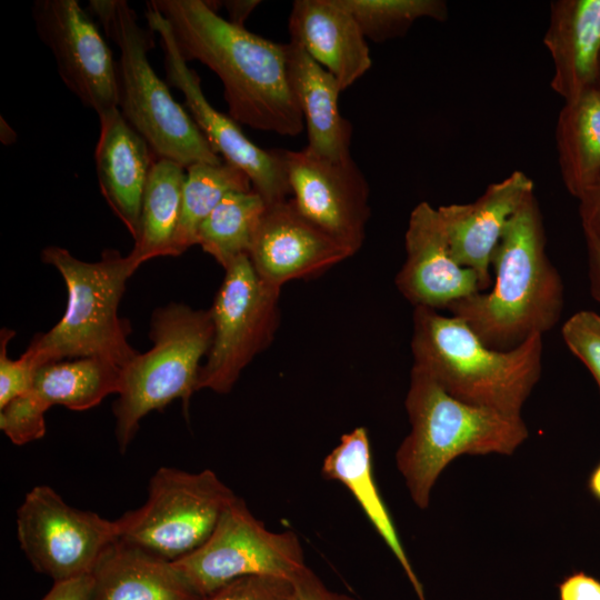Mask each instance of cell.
<instances>
[{
    "label": "cell",
    "mask_w": 600,
    "mask_h": 600,
    "mask_svg": "<svg viewBox=\"0 0 600 600\" xmlns=\"http://www.w3.org/2000/svg\"><path fill=\"white\" fill-rule=\"evenodd\" d=\"M168 22L186 62L221 80L229 116L260 131L296 137L304 122L293 96L287 43L273 42L219 16L213 1L150 0Z\"/></svg>",
    "instance_id": "cell-1"
},
{
    "label": "cell",
    "mask_w": 600,
    "mask_h": 600,
    "mask_svg": "<svg viewBox=\"0 0 600 600\" xmlns=\"http://www.w3.org/2000/svg\"><path fill=\"white\" fill-rule=\"evenodd\" d=\"M494 279L483 292L447 310L467 322L491 349L506 351L559 322L564 303L561 276L546 251L542 213L534 193L508 222L493 252Z\"/></svg>",
    "instance_id": "cell-2"
},
{
    "label": "cell",
    "mask_w": 600,
    "mask_h": 600,
    "mask_svg": "<svg viewBox=\"0 0 600 600\" xmlns=\"http://www.w3.org/2000/svg\"><path fill=\"white\" fill-rule=\"evenodd\" d=\"M411 351L413 366L464 402L511 416L521 410L542 372V336L506 351L486 346L456 316L416 307Z\"/></svg>",
    "instance_id": "cell-3"
},
{
    "label": "cell",
    "mask_w": 600,
    "mask_h": 600,
    "mask_svg": "<svg viewBox=\"0 0 600 600\" xmlns=\"http://www.w3.org/2000/svg\"><path fill=\"white\" fill-rule=\"evenodd\" d=\"M404 406L411 430L397 450L396 462L420 509L428 508L434 483L456 458L512 454L529 434L521 416L459 400L414 366Z\"/></svg>",
    "instance_id": "cell-4"
},
{
    "label": "cell",
    "mask_w": 600,
    "mask_h": 600,
    "mask_svg": "<svg viewBox=\"0 0 600 600\" xmlns=\"http://www.w3.org/2000/svg\"><path fill=\"white\" fill-rule=\"evenodd\" d=\"M41 260L63 278L68 301L58 323L36 334L26 349L34 366L79 358L129 364L139 352L128 340L130 323L118 310L127 281L140 264L116 249H106L98 261L89 262L59 246L46 247Z\"/></svg>",
    "instance_id": "cell-5"
},
{
    "label": "cell",
    "mask_w": 600,
    "mask_h": 600,
    "mask_svg": "<svg viewBox=\"0 0 600 600\" xmlns=\"http://www.w3.org/2000/svg\"><path fill=\"white\" fill-rule=\"evenodd\" d=\"M89 11L104 34L119 49L117 61L118 109L127 122L149 143L158 158L184 169L196 163H220L203 133L171 96L150 64L152 30L144 29L124 0H90Z\"/></svg>",
    "instance_id": "cell-6"
},
{
    "label": "cell",
    "mask_w": 600,
    "mask_h": 600,
    "mask_svg": "<svg viewBox=\"0 0 600 600\" xmlns=\"http://www.w3.org/2000/svg\"><path fill=\"white\" fill-rule=\"evenodd\" d=\"M149 338L152 347L122 368V388L113 404L116 438L122 453L151 411L180 399L187 413L213 339L210 309L176 302L157 308Z\"/></svg>",
    "instance_id": "cell-7"
},
{
    "label": "cell",
    "mask_w": 600,
    "mask_h": 600,
    "mask_svg": "<svg viewBox=\"0 0 600 600\" xmlns=\"http://www.w3.org/2000/svg\"><path fill=\"white\" fill-rule=\"evenodd\" d=\"M236 499L209 469L161 467L149 481L146 502L117 519L119 538L176 561L206 542Z\"/></svg>",
    "instance_id": "cell-8"
},
{
    "label": "cell",
    "mask_w": 600,
    "mask_h": 600,
    "mask_svg": "<svg viewBox=\"0 0 600 600\" xmlns=\"http://www.w3.org/2000/svg\"><path fill=\"white\" fill-rule=\"evenodd\" d=\"M210 308L211 348L201 366L198 390L228 393L243 369L273 340L280 320L281 288L263 281L249 256L224 268Z\"/></svg>",
    "instance_id": "cell-9"
},
{
    "label": "cell",
    "mask_w": 600,
    "mask_h": 600,
    "mask_svg": "<svg viewBox=\"0 0 600 600\" xmlns=\"http://www.w3.org/2000/svg\"><path fill=\"white\" fill-rule=\"evenodd\" d=\"M173 562L201 598L238 578L268 574L292 580L307 567L297 534L268 530L239 497L206 542Z\"/></svg>",
    "instance_id": "cell-10"
},
{
    "label": "cell",
    "mask_w": 600,
    "mask_h": 600,
    "mask_svg": "<svg viewBox=\"0 0 600 600\" xmlns=\"http://www.w3.org/2000/svg\"><path fill=\"white\" fill-rule=\"evenodd\" d=\"M119 532L117 520L71 507L49 486L33 487L17 511L21 550L54 582L91 574Z\"/></svg>",
    "instance_id": "cell-11"
},
{
    "label": "cell",
    "mask_w": 600,
    "mask_h": 600,
    "mask_svg": "<svg viewBox=\"0 0 600 600\" xmlns=\"http://www.w3.org/2000/svg\"><path fill=\"white\" fill-rule=\"evenodd\" d=\"M148 27L159 36L167 83L180 90L192 120L212 149L250 178L253 190L271 204L291 193L280 149H262L248 139L238 122L207 100L198 73L179 53L167 20L147 3Z\"/></svg>",
    "instance_id": "cell-12"
},
{
    "label": "cell",
    "mask_w": 600,
    "mask_h": 600,
    "mask_svg": "<svg viewBox=\"0 0 600 600\" xmlns=\"http://www.w3.org/2000/svg\"><path fill=\"white\" fill-rule=\"evenodd\" d=\"M31 14L64 86L98 116L118 108L117 61L79 1L36 0Z\"/></svg>",
    "instance_id": "cell-13"
},
{
    "label": "cell",
    "mask_w": 600,
    "mask_h": 600,
    "mask_svg": "<svg viewBox=\"0 0 600 600\" xmlns=\"http://www.w3.org/2000/svg\"><path fill=\"white\" fill-rule=\"evenodd\" d=\"M280 154L298 210L356 253L370 218V188L352 157L334 161L307 147Z\"/></svg>",
    "instance_id": "cell-14"
},
{
    "label": "cell",
    "mask_w": 600,
    "mask_h": 600,
    "mask_svg": "<svg viewBox=\"0 0 600 600\" xmlns=\"http://www.w3.org/2000/svg\"><path fill=\"white\" fill-rule=\"evenodd\" d=\"M122 368L98 358H79L40 367L28 392L0 410V429L17 446L41 439L44 413L52 406L83 411L109 394H119Z\"/></svg>",
    "instance_id": "cell-15"
},
{
    "label": "cell",
    "mask_w": 600,
    "mask_h": 600,
    "mask_svg": "<svg viewBox=\"0 0 600 600\" xmlns=\"http://www.w3.org/2000/svg\"><path fill=\"white\" fill-rule=\"evenodd\" d=\"M354 253L308 220L292 198L267 204L256 230L249 259L267 283L316 277Z\"/></svg>",
    "instance_id": "cell-16"
},
{
    "label": "cell",
    "mask_w": 600,
    "mask_h": 600,
    "mask_svg": "<svg viewBox=\"0 0 600 600\" xmlns=\"http://www.w3.org/2000/svg\"><path fill=\"white\" fill-rule=\"evenodd\" d=\"M406 260L397 273L399 292L416 308L448 309L480 292L477 274L451 256L438 211L429 202L411 211L404 234Z\"/></svg>",
    "instance_id": "cell-17"
},
{
    "label": "cell",
    "mask_w": 600,
    "mask_h": 600,
    "mask_svg": "<svg viewBox=\"0 0 600 600\" xmlns=\"http://www.w3.org/2000/svg\"><path fill=\"white\" fill-rule=\"evenodd\" d=\"M531 193L533 181L517 170L472 202L438 208L451 256L477 274L480 292L492 284L491 259L508 222Z\"/></svg>",
    "instance_id": "cell-18"
},
{
    "label": "cell",
    "mask_w": 600,
    "mask_h": 600,
    "mask_svg": "<svg viewBox=\"0 0 600 600\" xmlns=\"http://www.w3.org/2000/svg\"><path fill=\"white\" fill-rule=\"evenodd\" d=\"M98 117L100 129L94 162L99 188L134 240L139 232L144 189L158 157L118 108Z\"/></svg>",
    "instance_id": "cell-19"
},
{
    "label": "cell",
    "mask_w": 600,
    "mask_h": 600,
    "mask_svg": "<svg viewBox=\"0 0 600 600\" xmlns=\"http://www.w3.org/2000/svg\"><path fill=\"white\" fill-rule=\"evenodd\" d=\"M290 40L330 72L342 91L372 66L367 38L338 0H296L289 16Z\"/></svg>",
    "instance_id": "cell-20"
},
{
    "label": "cell",
    "mask_w": 600,
    "mask_h": 600,
    "mask_svg": "<svg viewBox=\"0 0 600 600\" xmlns=\"http://www.w3.org/2000/svg\"><path fill=\"white\" fill-rule=\"evenodd\" d=\"M543 44L553 62L551 89L570 101L596 87L600 61V0H554Z\"/></svg>",
    "instance_id": "cell-21"
},
{
    "label": "cell",
    "mask_w": 600,
    "mask_h": 600,
    "mask_svg": "<svg viewBox=\"0 0 600 600\" xmlns=\"http://www.w3.org/2000/svg\"><path fill=\"white\" fill-rule=\"evenodd\" d=\"M91 600H200L173 561L120 538L99 557Z\"/></svg>",
    "instance_id": "cell-22"
},
{
    "label": "cell",
    "mask_w": 600,
    "mask_h": 600,
    "mask_svg": "<svg viewBox=\"0 0 600 600\" xmlns=\"http://www.w3.org/2000/svg\"><path fill=\"white\" fill-rule=\"evenodd\" d=\"M287 57L290 86L307 128V148L334 161L350 158L352 126L339 111V82L294 41L287 43Z\"/></svg>",
    "instance_id": "cell-23"
},
{
    "label": "cell",
    "mask_w": 600,
    "mask_h": 600,
    "mask_svg": "<svg viewBox=\"0 0 600 600\" xmlns=\"http://www.w3.org/2000/svg\"><path fill=\"white\" fill-rule=\"evenodd\" d=\"M322 474L341 482L358 501L364 514L399 561L419 600H427L391 514L379 492L373 468L368 431L357 427L341 436L339 443L324 458Z\"/></svg>",
    "instance_id": "cell-24"
},
{
    "label": "cell",
    "mask_w": 600,
    "mask_h": 600,
    "mask_svg": "<svg viewBox=\"0 0 600 600\" xmlns=\"http://www.w3.org/2000/svg\"><path fill=\"white\" fill-rule=\"evenodd\" d=\"M561 178L579 199L600 176V91L596 88L564 101L556 127Z\"/></svg>",
    "instance_id": "cell-25"
},
{
    "label": "cell",
    "mask_w": 600,
    "mask_h": 600,
    "mask_svg": "<svg viewBox=\"0 0 600 600\" xmlns=\"http://www.w3.org/2000/svg\"><path fill=\"white\" fill-rule=\"evenodd\" d=\"M186 169L158 158L144 189L139 232L130 257L140 266L158 257H176L174 239L181 217Z\"/></svg>",
    "instance_id": "cell-26"
},
{
    "label": "cell",
    "mask_w": 600,
    "mask_h": 600,
    "mask_svg": "<svg viewBox=\"0 0 600 600\" xmlns=\"http://www.w3.org/2000/svg\"><path fill=\"white\" fill-rule=\"evenodd\" d=\"M266 208L254 190L227 194L200 224L196 244L227 268L237 258L249 256Z\"/></svg>",
    "instance_id": "cell-27"
},
{
    "label": "cell",
    "mask_w": 600,
    "mask_h": 600,
    "mask_svg": "<svg viewBox=\"0 0 600 600\" xmlns=\"http://www.w3.org/2000/svg\"><path fill=\"white\" fill-rule=\"evenodd\" d=\"M250 190L253 187L247 173L224 160L187 168L181 217L174 239L176 257L196 246L200 224L227 194Z\"/></svg>",
    "instance_id": "cell-28"
},
{
    "label": "cell",
    "mask_w": 600,
    "mask_h": 600,
    "mask_svg": "<svg viewBox=\"0 0 600 600\" xmlns=\"http://www.w3.org/2000/svg\"><path fill=\"white\" fill-rule=\"evenodd\" d=\"M356 19L367 39L383 42L404 36L419 19L446 21L442 0H338Z\"/></svg>",
    "instance_id": "cell-29"
},
{
    "label": "cell",
    "mask_w": 600,
    "mask_h": 600,
    "mask_svg": "<svg viewBox=\"0 0 600 600\" xmlns=\"http://www.w3.org/2000/svg\"><path fill=\"white\" fill-rule=\"evenodd\" d=\"M562 339L592 374L600 391V314L590 310L573 313L562 326Z\"/></svg>",
    "instance_id": "cell-30"
},
{
    "label": "cell",
    "mask_w": 600,
    "mask_h": 600,
    "mask_svg": "<svg viewBox=\"0 0 600 600\" xmlns=\"http://www.w3.org/2000/svg\"><path fill=\"white\" fill-rule=\"evenodd\" d=\"M200 600H294L291 579L254 574L232 580Z\"/></svg>",
    "instance_id": "cell-31"
},
{
    "label": "cell",
    "mask_w": 600,
    "mask_h": 600,
    "mask_svg": "<svg viewBox=\"0 0 600 600\" xmlns=\"http://www.w3.org/2000/svg\"><path fill=\"white\" fill-rule=\"evenodd\" d=\"M14 333L7 327L0 331V410L29 391L38 370L24 352L16 360L8 357V343Z\"/></svg>",
    "instance_id": "cell-32"
},
{
    "label": "cell",
    "mask_w": 600,
    "mask_h": 600,
    "mask_svg": "<svg viewBox=\"0 0 600 600\" xmlns=\"http://www.w3.org/2000/svg\"><path fill=\"white\" fill-rule=\"evenodd\" d=\"M578 200L586 241L600 244V176Z\"/></svg>",
    "instance_id": "cell-33"
},
{
    "label": "cell",
    "mask_w": 600,
    "mask_h": 600,
    "mask_svg": "<svg viewBox=\"0 0 600 600\" xmlns=\"http://www.w3.org/2000/svg\"><path fill=\"white\" fill-rule=\"evenodd\" d=\"M559 600H600V580L584 571H574L558 583Z\"/></svg>",
    "instance_id": "cell-34"
},
{
    "label": "cell",
    "mask_w": 600,
    "mask_h": 600,
    "mask_svg": "<svg viewBox=\"0 0 600 600\" xmlns=\"http://www.w3.org/2000/svg\"><path fill=\"white\" fill-rule=\"evenodd\" d=\"M294 600H356L352 597L330 590L308 567L293 579Z\"/></svg>",
    "instance_id": "cell-35"
},
{
    "label": "cell",
    "mask_w": 600,
    "mask_h": 600,
    "mask_svg": "<svg viewBox=\"0 0 600 600\" xmlns=\"http://www.w3.org/2000/svg\"><path fill=\"white\" fill-rule=\"evenodd\" d=\"M93 579L86 574L54 582L42 600H91Z\"/></svg>",
    "instance_id": "cell-36"
},
{
    "label": "cell",
    "mask_w": 600,
    "mask_h": 600,
    "mask_svg": "<svg viewBox=\"0 0 600 600\" xmlns=\"http://www.w3.org/2000/svg\"><path fill=\"white\" fill-rule=\"evenodd\" d=\"M586 243L590 292L594 300L600 303V244L592 241H586Z\"/></svg>",
    "instance_id": "cell-37"
},
{
    "label": "cell",
    "mask_w": 600,
    "mask_h": 600,
    "mask_svg": "<svg viewBox=\"0 0 600 600\" xmlns=\"http://www.w3.org/2000/svg\"><path fill=\"white\" fill-rule=\"evenodd\" d=\"M231 23L244 27V22L252 11L261 3L258 0H227L222 2Z\"/></svg>",
    "instance_id": "cell-38"
},
{
    "label": "cell",
    "mask_w": 600,
    "mask_h": 600,
    "mask_svg": "<svg viewBox=\"0 0 600 600\" xmlns=\"http://www.w3.org/2000/svg\"><path fill=\"white\" fill-rule=\"evenodd\" d=\"M588 490L594 499L600 501V462L593 468L588 478Z\"/></svg>",
    "instance_id": "cell-39"
},
{
    "label": "cell",
    "mask_w": 600,
    "mask_h": 600,
    "mask_svg": "<svg viewBox=\"0 0 600 600\" xmlns=\"http://www.w3.org/2000/svg\"><path fill=\"white\" fill-rule=\"evenodd\" d=\"M0 140L3 144H11L16 141L17 134L14 130L8 124L6 120L1 117L0 121Z\"/></svg>",
    "instance_id": "cell-40"
},
{
    "label": "cell",
    "mask_w": 600,
    "mask_h": 600,
    "mask_svg": "<svg viewBox=\"0 0 600 600\" xmlns=\"http://www.w3.org/2000/svg\"><path fill=\"white\" fill-rule=\"evenodd\" d=\"M597 90L600 91V61H599V71H598V78H597V82H596V87H594Z\"/></svg>",
    "instance_id": "cell-41"
}]
</instances>
